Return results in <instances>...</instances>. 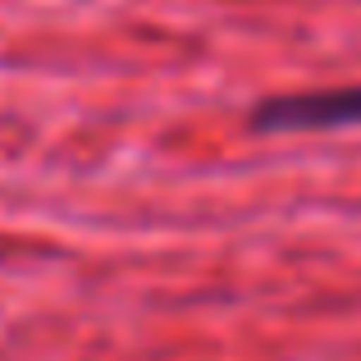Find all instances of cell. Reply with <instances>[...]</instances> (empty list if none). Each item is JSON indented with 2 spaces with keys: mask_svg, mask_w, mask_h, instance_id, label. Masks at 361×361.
Masks as SVG:
<instances>
[{
  "mask_svg": "<svg viewBox=\"0 0 361 361\" xmlns=\"http://www.w3.org/2000/svg\"><path fill=\"white\" fill-rule=\"evenodd\" d=\"M256 128L293 133V128H343L361 123V87L357 92H307V97H279L256 110Z\"/></svg>",
  "mask_w": 361,
  "mask_h": 361,
  "instance_id": "1",
  "label": "cell"
}]
</instances>
